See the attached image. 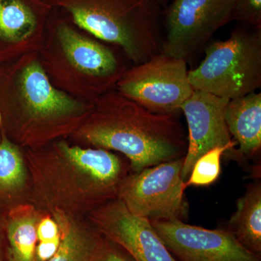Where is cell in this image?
<instances>
[{
  "instance_id": "6da1fadb",
  "label": "cell",
  "mask_w": 261,
  "mask_h": 261,
  "mask_svg": "<svg viewBox=\"0 0 261 261\" xmlns=\"http://www.w3.org/2000/svg\"><path fill=\"white\" fill-rule=\"evenodd\" d=\"M30 178L28 202L39 210L84 218L118 198L132 172L126 158L112 151L60 140L25 149Z\"/></svg>"
},
{
  "instance_id": "7a4b0ae2",
  "label": "cell",
  "mask_w": 261,
  "mask_h": 261,
  "mask_svg": "<svg viewBox=\"0 0 261 261\" xmlns=\"http://www.w3.org/2000/svg\"><path fill=\"white\" fill-rule=\"evenodd\" d=\"M93 102L88 118L68 138L75 145L118 152L133 173L186 154L187 134L178 113L151 112L115 89Z\"/></svg>"
},
{
  "instance_id": "3957f363",
  "label": "cell",
  "mask_w": 261,
  "mask_h": 261,
  "mask_svg": "<svg viewBox=\"0 0 261 261\" xmlns=\"http://www.w3.org/2000/svg\"><path fill=\"white\" fill-rule=\"evenodd\" d=\"M11 133L25 149L69 138L88 118L94 102L71 97L51 83L38 53L17 59L10 76Z\"/></svg>"
},
{
  "instance_id": "277c9868",
  "label": "cell",
  "mask_w": 261,
  "mask_h": 261,
  "mask_svg": "<svg viewBox=\"0 0 261 261\" xmlns=\"http://www.w3.org/2000/svg\"><path fill=\"white\" fill-rule=\"evenodd\" d=\"M38 55L53 85L85 102L115 89L128 68L126 58L63 21L47 27Z\"/></svg>"
},
{
  "instance_id": "5b68a950",
  "label": "cell",
  "mask_w": 261,
  "mask_h": 261,
  "mask_svg": "<svg viewBox=\"0 0 261 261\" xmlns=\"http://www.w3.org/2000/svg\"><path fill=\"white\" fill-rule=\"evenodd\" d=\"M75 27L120 48L138 65L161 50L162 12L156 0H58Z\"/></svg>"
},
{
  "instance_id": "8992f818",
  "label": "cell",
  "mask_w": 261,
  "mask_h": 261,
  "mask_svg": "<svg viewBox=\"0 0 261 261\" xmlns=\"http://www.w3.org/2000/svg\"><path fill=\"white\" fill-rule=\"evenodd\" d=\"M195 69L189 70L192 88L231 99L261 87V27L243 24L229 38L209 44Z\"/></svg>"
},
{
  "instance_id": "52a82bcc",
  "label": "cell",
  "mask_w": 261,
  "mask_h": 261,
  "mask_svg": "<svg viewBox=\"0 0 261 261\" xmlns=\"http://www.w3.org/2000/svg\"><path fill=\"white\" fill-rule=\"evenodd\" d=\"M188 72L185 60L160 51L128 68L115 89L151 112L177 114L194 91Z\"/></svg>"
},
{
  "instance_id": "ba28073f",
  "label": "cell",
  "mask_w": 261,
  "mask_h": 261,
  "mask_svg": "<svg viewBox=\"0 0 261 261\" xmlns=\"http://www.w3.org/2000/svg\"><path fill=\"white\" fill-rule=\"evenodd\" d=\"M184 158L130 172L117 199L132 214L149 221L186 219L189 205L181 178Z\"/></svg>"
},
{
  "instance_id": "9c48e42d",
  "label": "cell",
  "mask_w": 261,
  "mask_h": 261,
  "mask_svg": "<svg viewBox=\"0 0 261 261\" xmlns=\"http://www.w3.org/2000/svg\"><path fill=\"white\" fill-rule=\"evenodd\" d=\"M233 0H172L162 13L161 53L187 62L233 20Z\"/></svg>"
},
{
  "instance_id": "30bf717a",
  "label": "cell",
  "mask_w": 261,
  "mask_h": 261,
  "mask_svg": "<svg viewBox=\"0 0 261 261\" xmlns=\"http://www.w3.org/2000/svg\"><path fill=\"white\" fill-rule=\"evenodd\" d=\"M171 253L181 261H260L232 233L207 229L180 220L150 221Z\"/></svg>"
},
{
  "instance_id": "8fae6325",
  "label": "cell",
  "mask_w": 261,
  "mask_h": 261,
  "mask_svg": "<svg viewBox=\"0 0 261 261\" xmlns=\"http://www.w3.org/2000/svg\"><path fill=\"white\" fill-rule=\"evenodd\" d=\"M87 219L103 237L123 248L135 261H177L150 221L132 214L118 199L94 209Z\"/></svg>"
},
{
  "instance_id": "7c38bea8",
  "label": "cell",
  "mask_w": 261,
  "mask_h": 261,
  "mask_svg": "<svg viewBox=\"0 0 261 261\" xmlns=\"http://www.w3.org/2000/svg\"><path fill=\"white\" fill-rule=\"evenodd\" d=\"M228 102L229 99L194 89L181 106L188 128V146L181 169L184 181L188 179L197 159L211 149L228 147L230 154L234 156L236 142L231 138L225 120Z\"/></svg>"
},
{
  "instance_id": "4fadbf2b",
  "label": "cell",
  "mask_w": 261,
  "mask_h": 261,
  "mask_svg": "<svg viewBox=\"0 0 261 261\" xmlns=\"http://www.w3.org/2000/svg\"><path fill=\"white\" fill-rule=\"evenodd\" d=\"M41 11L28 0H0V42L18 58L42 47L47 28Z\"/></svg>"
},
{
  "instance_id": "5bb4252c",
  "label": "cell",
  "mask_w": 261,
  "mask_h": 261,
  "mask_svg": "<svg viewBox=\"0 0 261 261\" xmlns=\"http://www.w3.org/2000/svg\"><path fill=\"white\" fill-rule=\"evenodd\" d=\"M225 120L228 132L238 145L234 157L252 159L261 149V93L252 92L231 99Z\"/></svg>"
},
{
  "instance_id": "9a60e30c",
  "label": "cell",
  "mask_w": 261,
  "mask_h": 261,
  "mask_svg": "<svg viewBox=\"0 0 261 261\" xmlns=\"http://www.w3.org/2000/svg\"><path fill=\"white\" fill-rule=\"evenodd\" d=\"M44 214L29 202L8 207L3 222L6 261H37V227Z\"/></svg>"
},
{
  "instance_id": "2e32d148",
  "label": "cell",
  "mask_w": 261,
  "mask_h": 261,
  "mask_svg": "<svg viewBox=\"0 0 261 261\" xmlns=\"http://www.w3.org/2000/svg\"><path fill=\"white\" fill-rule=\"evenodd\" d=\"M61 231V241L48 261H92L103 236L83 218L56 212L50 214Z\"/></svg>"
},
{
  "instance_id": "e0dca14e",
  "label": "cell",
  "mask_w": 261,
  "mask_h": 261,
  "mask_svg": "<svg viewBox=\"0 0 261 261\" xmlns=\"http://www.w3.org/2000/svg\"><path fill=\"white\" fill-rule=\"evenodd\" d=\"M0 200L10 207L28 202L30 178L23 152L0 128Z\"/></svg>"
},
{
  "instance_id": "ac0fdd59",
  "label": "cell",
  "mask_w": 261,
  "mask_h": 261,
  "mask_svg": "<svg viewBox=\"0 0 261 261\" xmlns=\"http://www.w3.org/2000/svg\"><path fill=\"white\" fill-rule=\"evenodd\" d=\"M229 231L239 243L257 255L261 252V184H250L237 201Z\"/></svg>"
},
{
  "instance_id": "d6986e66",
  "label": "cell",
  "mask_w": 261,
  "mask_h": 261,
  "mask_svg": "<svg viewBox=\"0 0 261 261\" xmlns=\"http://www.w3.org/2000/svg\"><path fill=\"white\" fill-rule=\"evenodd\" d=\"M224 154H229L228 147H219L211 149L196 161L185 188L190 186L207 187L214 183L221 173V159Z\"/></svg>"
},
{
  "instance_id": "ffe728a7",
  "label": "cell",
  "mask_w": 261,
  "mask_h": 261,
  "mask_svg": "<svg viewBox=\"0 0 261 261\" xmlns=\"http://www.w3.org/2000/svg\"><path fill=\"white\" fill-rule=\"evenodd\" d=\"M233 20L261 27V0H233Z\"/></svg>"
},
{
  "instance_id": "44dd1931",
  "label": "cell",
  "mask_w": 261,
  "mask_h": 261,
  "mask_svg": "<svg viewBox=\"0 0 261 261\" xmlns=\"http://www.w3.org/2000/svg\"><path fill=\"white\" fill-rule=\"evenodd\" d=\"M92 261H135L123 248L103 237Z\"/></svg>"
},
{
  "instance_id": "7402d4cb",
  "label": "cell",
  "mask_w": 261,
  "mask_h": 261,
  "mask_svg": "<svg viewBox=\"0 0 261 261\" xmlns=\"http://www.w3.org/2000/svg\"><path fill=\"white\" fill-rule=\"evenodd\" d=\"M61 241L60 238L49 242H38L36 249V257L37 261H48L54 256Z\"/></svg>"
},
{
  "instance_id": "603a6c76",
  "label": "cell",
  "mask_w": 261,
  "mask_h": 261,
  "mask_svg": "<svg viewBox=\"0 0 261 261\" xmlns=\"http://www.w3.org/2000/svg\"><path fill=\"white\" fill-rule=\"evenodd\" d=\"M0 261H6L4 226L0 224Z\"/></svg>"
},
{
  "instance_id": "cb8c5ba5",
  "label": "cell",
  "mask_w": 261,
  "mask_h": 261,
  "mask_svg": "<svg viewBox=\"0 0 261 261\" xmlns=\"http://www.w3.org/2000/svg\"><path fill=\"white\" fill-rule=\"evenodd\" d=\"M172 0H156L159 5L161 7H166V5L169 4Z\"/></svg>"
}]
</instances>
